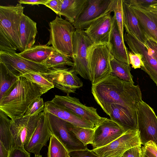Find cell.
<instances>
[{
	"instance_id": "obj_1",
	"label": "cell",
	"mask_w": 157,
	"mask_h": 157,
	"mask_svg": "<svg viewBox=\"0 0 157 157\" xmlns=\"http://www.w3.org/2000/svg\"><path fill=\"white\" fill-rule=\"evenodd\" d=\"M91 92L104 112L112 103L137 111L139 103L142 101L141 92L138 85L111 75L92 85Z\"/></svg>"
},
{
	"instance_id": "obj_2",
	"label": "cell",
	"mask_w": 157,
	"mask_h": 157,
	"mask_svg": "<svg viewBox=\"0 0 157 157\" xmlns=\"http://www.w3.org/2000/svg\"><path fill=\"white\" fill-rule=\"evenodd\" d=\"M42 94L37 85L20 77L0 99V110L11 119L23 117L30 105Z\"/></svg>"
},
{
	"instance_id": "obj_3",
	"label": "cell",
	"mask_w": 157,
	"mask_h": 157,
	"mask_svg": "<svg viewBox=\"0 0 157 157\" xmlns=\"http://www.w3.org/2000/svg\"><path fill=\"white\" fill-rule=\"evenodd\" d=\"M24 7L21 4L0 6V49L9 52L20 51L19 29Z\"/></svg>"
},
{
	"instance_id": "obj_4",
	"label": "cell",
	"mask_w": 157,
	"mask_h": 157,
	"mask_svg": "<svg viewBox=\"0 0 157 157\" xmlns=\"http://www.w3.org/2000/svg\"><path fill=\"white\" fill-rule=\"evenodd\" d=\"M50 38L47 45L71 58L73 53V39L76 30L72 24L57 16L49 24Z\"/></svg>"
},
{
	"instance_id": "obj_5",
	"label": "cell",
	"mask_w": 157,
	"mask_h": 157,
	"mask_svg": "<svg viewBox=\"0 0 157 157\" xmlns=\"http://www.w3.org/2000/svg\"><path fill=\"white\" fill-rule=\"evenodd\" d=\"M87 56L92 85L110 75L111 54L107 44H93L88 49Z\"/></svg>"
},
{
	"instance_id": "obj_6",
	"label": "cell",
	"mask_w": 157,
	"mask_h": 157,
	"mask_svg": "<svg viewBox=\"0 0 157 157\" xmlns=\"http://www.w3.org/2000/svg\"><path fill=\"white\" fill-rule=\"evenodd\" d=\"M93 44L84 30L76 29L73 39V53L71 58L74 66L72 68L82 78L90 81L88 50Z\"/></svg>"
},
{
	"instance_id": "obj_7",
	"label": "cell",
	"mask_w": 157,
	"mask_h": 157,
	"mask_svg": "<svg viewBox=\"0 0 157 157\" xmlns=\"http://www.w3.org/2000/svg\"><path fill=\"white\" fill-rule=\"evenodd\" d=\"M137 130L141 145L150 141L157 144V117L153 109L143 100L137 110Z\"/></svg>"
},
{
	"instance_id": "obj_8",
	"label": "cell",
	"mask_w": 157,
	"mask_h": 157,
	"mask_svg": "<svg viewBox=\"0 0 157 157\" xmlns=\"http://www.w3.org/2000/svg\"><path fill=\"white\" fill-rule=\"evenodd\" d=\"M141 145L138 130H129L107 145L92 150L99 157H121L128 149Z\"/></svg>"
},
{
	"instance_id": "obj_9",
	"label": "cell",
	"mask_w": 157,
	"mask_h": 157,
	"mask_svg": "<svg viewBox=\"0 0 157 157\" xmlns=\"http://www.w3.org/2000/svg\"><path fill=\"white\" fill-rule=\"evenodd\" d=\"M51 101L64 109L94 124L99 125L106 118L100 116L97 109L82 104L79 99L68 94L55 95Z\"/></svg>"
},
{
	"instance_id": "obj_10",
	"label": "cell",
	"mask_w": 157,
	"mask_h": 157,
	"mask_svg": "<svg viewBox=\"0 0 157 157\" xmlns=\"http://www.w3.org/2000/svg\"><path fill=\"white\" fill-rule=\"evenodd\" d=\"M0 62L3 63L9 70L17 77L29 73L42 74L49 70L44 64L30 61L16 52L0 51Z\"/></svg>"
},
{
	"instance_id": "obj_11",
	"label": "cell",
	"mask_w": 157,
	"mask_h": 157,
	"mask_svg": "<svg viewBox=\"0 0 157 157\" xmlns=\"http://www.w3.org/2000/svg\"><path fill=\"white\" fill-rule=\"evenodd\" d=\"M113 0H87L73 25L76 29H85L95 21L113 12Z\"/></svg>"
},
{
	"instance_id": "obj_12",
	"label": "cell",
	"mask_w": 157,
	"mask_h": 157,
	"mask_svg": "<svg viewBox=\"0 0 157 157\" xmlns=\"http://www.w3.org/2000/svg\"><path fill=\"white\" fill-rule=\"evenodd\" d=\"M47 112L52 134L63 144L69 153L88 149L87 146L85 145L69 130V123Z\"/></svg>"
},
{
	"instance_id": "obj_13",
	"label": "cell",
	"mask_w": 157,
	"mask_h": 157,
	"mask_svg": "<svg viewBox=\"0 0 157 157\" xmlns=\"http://www.w3.org/2000/svg\"><path fill=\"white\" fill-rule=\"evenodd\" d=\"M124 39L132 52L142 55L143 65L141 68L149 76L157 86V60L154 57L152 49L146 43H142L129 33L125 32Z\"/></svg>"
},
{
	"instance_id": "obj_14",
	"label": "cell",
	"mask_w": 157,
	"mask_h": 157,
	"mask_svg": "<svg viewBox=\"0 0 157 157\" xmlns=\"http://www.w3.org/2000/svg\"><path fill=\"white\" fill-rule=\"evenodd\" d=\"M41 74L51 81L55 87L67 94L75 93L77 89L83 85L77 74L72 68L63 67L49 69Z\"/></svg>"
},
{
	"instance_id": "obj_15",
	"label": "cell",
	"mask_w": 157,
	"mask_h": 157,
	"mask_svg": "<svg viewBox=\"0 0 157 157\" xmlns=\"http://www.w3.org/2000/svg\"><path fill=\"white\" fill-rule=\"evenodd\" d=\"M40 113L11 119L12 147H24L26 145L37 126Z\"/></svg>"
},
{
	"instance_id": "obj_16",
	"label": "cell",
	"mask_w": 157,
	"mask_h": 157,
	"mask_svg": "<svg viewBox=\"0 0 157 157\" xmlns=\"http://www.w3.org/2000/svg\"><path fill=\"white\" fill-rule=\"evenodd\" d=\"M52 135L47 112L44 109L40 113L37 126L24 148L35 155H40L41 149Z\"/></svg>"
},
{
	"instance_id": "obj_17",
	"label": "cell",
	"mask_w": 157,
	"mask_h": 157,
	"mask_svg": "<svg viewBox=\"0 0 157 157\" xmlns=\"http://www.w3.org/2000/svg\"><path fill=\"white\" fill-rule=\"evenodd\" d=\"M125 131L122 127L110 119L106 118L96 126L92 149L105 146L124 134Z\"/></svg>"
},
{
	"instance_id": "obj_18",
	"label": "cell",
	"mask_w": 157,
	"mask_h": 157,
	"mask_svg": "<svg viewBox=\"0 0 157 157\" xmlns=\"http://www.w3.org/2000/svg\"><path fill=\"white\" fill-rule=\"evenodd\" d=\"M115 21L113 15L107 14L92 23L85 32L94 44H108Z\"/></svg>"
},
{
	"instance_id": "obj_19",
	"label": "cell",
	"mask_w": 157,
	"mask_h": 157,
	"mask_svg": "<svg viewBox=\"0 0 157 157\" xmlns=\"http://www.w3.org/2000/svg\"><path fill=\"white\" fill-rule=\"evenodd\" d=\"M104 112L110 117L111 120L125 131L137 130V111L120 105L112 103Z\"/></svg>"
},
{
	"instance_id": "obj_20",
	"label": "cell",
	"mask_w": 157,
	"mask_h": 157,
	"mask_svg": "<svg viewBox=\"0 0 157 157\" xmlns=\"http://www.w3.org/2000/svg\"><path fill=\"white\" fill-rule=\"evenodd\" d=\"M44 109L48 113L75 126L91 129L96 127L92 123L64 109L51 101L45 102Z\"/></svg>"
},
{
	"instance_id": "obj_21",
	"label": "cell",
	"mask_w": 157,
	"mask_h": 157,
	"mask_svg": "<svg viewBox=\"0 0 157 157\" xmlns=\"http://www.w3.org/2000/svg\"><path fill=\"white\" fill-rule=\"evenodd\" d=\"M111 55L116 59L130 64L129 51L122 40L115 20L108 43Z\"/></svg>"
},
{
	"instance_id": "obj_22",
	"label": "cell",
	"mask_w": 157,
	"mask_h": 157,
	"mask_svg": "<svg viewBox=\"0 0 157 157\" xmlns=\"http://www.w3.org/2000/svg\"><path fill=\"white\" fill-rule=\"evenodd\" d=\"M130 6L145 36L152 38L157 42V15L147 9Z\"/></svg>"
},
{
	"instance_id": "obj_23",
	"label": "cell",
	"mask_w": 157,
	"mask_h": 157,
	"mask_svg": "<svg viewBox=\"0 0 157 157\" xmlns=\"http://www.w3.org/2000/svg\"><path fill=\"white\" fill-rule=\"evenodd\" d=\"M37 33L36 23L23 13L21 17L19 29L21 52L32 47L35 43Z\"/></svg>"
},
{
	"instance_id": "obj_24",
	"label": "cell",
	"mask_w": 157,
	"mask_h": 157,
	"mask_svg": "<svg viewBox=\"0 0 157 157\" xmlns=\"http://www.w3.org/2000/svg\"><path fill=\"white\" fill-rule=\"evenodd\" d=\"M124 27L126 32L135 36L145 44L146 39L137 17L132 8L125 0H123Z\"/></svg>"
},
{
	"instance_id": "obj_25",
	"label": "cell",
	"mask_w": 157,
	"mask_h": 157,
	"mask_svg": "<svg viewBox=\"0 0 157 157\" xmlns=\"http://www.w3.org/2000/svg\"><path fill=\"white\" fill-rule=\"evenodd\" d=\"M87 0H62L60 13L65 20L73 23L79 16Z\"/></svg>"
},
{
	"instance_id": "obj_26",
	"label": "cell",
	"mask_w": 157,
	"mask_h": 157,
	"mask_svg": "<svg viewBox=\"0 0 157 157\" xmlns=\"http://www.w3.org/2000/svg\"><path fill=\"white\" fill-rule=\"evenodd\" d=\"M55 49L47 44L37 45L18 53L22 57L33 62L44 64Z\"/></svg>"
},
{
	"instance_id": "obj_27",
	"label": "cell",
	"mask_w": 157,
	"mask_h": 157,
	"mask_svg": "<svg viewBox=\"0 0 157 157\" xmlns=\"http://www.w3.org/2000/svg\"><path fill=\"white\" fill-rule=\"evenodd\" d=\"M0 110V142L10 151L12 147L13 136L11 130V120Z\"/></svg>"
},
{
	"instance_id": "obj_28",
	"label": "cell",
	"mask_w": 157,
	"mask_h": 157,
	"mask_svg": "<svg viewBox=\"0 0 157 157\" xmlns=\"http://www.w3.org/2000/svg\"><path fill=\"white\" fill-rule=\"evenodd\" d=\"M110 75L117 77L124 81L134 83L133 76L131 73L130 64L119 61L111 55Z\"/></svg>"
},
{
	"instance_id": "obj_29",
	"label": "cell",
	"mask_w": 157,
	"mask_h": 157,
	"mask_svg": "<svg viewBox=\"0 0 157 157\" xmlns=\"http://www.w3.org/2000/svg\"><path fill=\"white\" fill-rule=\"evenodd\" d=\"M44 64L49 69L62 68L66 66L72 67L74 66L73 62L71 57L55 49L46 60Z\"/></svg>"
},
{
	"instance_id": "obj_30",
	"label": "cell",
	"mask_w": 157,
	"mask_h": 157,
	"mask_svg": "<svg viewBox=\"0 0 157 157\" xmlns=\"http://www.w3.org/2000/svg\"><path fill=\"white\" fill-rule=\"evenodd\" d=\"M0 99L17 81L18 78L12 74L6 66L0 62Z\"/></svg>"
},
{
	"instance_id": "obj_31",
	"label": "cell",
	"mask_w": 157,
	"mask_h": 157,
	"mask_svg": "<svg viewBox=\"0 0 157 157\" xmlns=\"http://www.w3.org/2000/svg\"><path fill=\"white\" fill-rule=\"evenodd\" d=\"M96 127L94 129L89 128L75 126L70 123L69 124V130L86 146L92 144Z\"/></svg>"
},
{
	"instance_id": "obj_32",
	"label": "cell",
	"mask_w": 157,
	"mask_h": 157,
	"mask_svg": "<svg viewBox=\"0 0 157 157\" xmlns=\"http://www.w3.org/2000/svg\"><path fill=\"white\" fill-rule=\"evenodd\" d=\"M23 76L37 85L41 88L43 94L55 87L53 83L41 74L31 73L26 74Z\"/></svg>"
},
{
	"instance_id": "obj_33",
	"label": "cell",
	"mask_w": 157,
	"mask_h": 157,
	"mask_svg": "<svg viewBox=\"0 0 157 157\" xmlns=\"http://www.w3.org/2000/svg\"><path fill=\"white\" fill-rule=\"evenodd\" d=\"M69 152L63 144L53 135L50 138L48 157H67Z\"/></svg>"
},
{
	"instance_id": "obj_34",
	"label": "cell",
	"mask_w": 157,
	"mask_h": 157,
	"mask_svg": "<svg viewBox=\"0 0 157 157\" xmlns=\"http://www.w3.org/2000/svg\"><path fill=\"white\" fill-rule=\"evenodd\" d=\"M113 12L121 36L124 41L123 0H113Z\"/></svg>"
},
{
	"instance_id": "obj_35",
	"label": "cell",
	"mask_w": 157,
	"mask_h": 157,
	"mask_svg": "<svg viewBox=\"0 0 157 157\" xmlns=\"http://www.w3.org/2000/svg\"><path fill=\"white\" fill-rule=\"evenodd\" d=\"M45 103L40 97L36 99L30 105L24 116H31L39 114L44 109Z\"/></svg>"
},
{
	"instance_id": "obj_36",
	"label": "cell",
	"mask_w": 157,
	"mask_h": 157,
	"mask_svg": "<svg viewBox=\"0 0 157 157\" xmlns=\"http://www.w3.org/2000/svg\"><path fill=\"white\" fill-rule=\"evenodd\" d=\"M125 0L130 6L142 9H147L151 5L157 3V0Z\"/></svg>"
},
{
	"instance_id": "obj_37",
	"label": "cell",
	"mask_w": 157,
	"mask_h": 157,
	"mask_svg": "<svg viewBox=\"0 0 157 157\" xmlns=\"http://www.w3.org/2000/svg\"><path fill=\"white\" fill-rule=\"evenodd\" d=\"M130 64L134 69L141 68L143 65L142 55L139 53H133L129 52L128 53Z\"/></svg>"
},
{
	"instance_id": "obj_38",
	"label": "cell",
	"mask_w": 157,
	"mask_h": 157,
	"mask_svg": "<svg viewBox=\"0 0 157 157\" xmlns=\"http://www.w3.org/2000/svg\"><path fill=\"white\" fill-rule=\"evenodd\" d=\"M8 157H30V155L24 147H16L11 148Z\"/></svg>"
},
{
	"instance_id": "obj_39",
	"label": "cell",
	"mask_w": 157,
	"mask_h": 157,
	"mask_svg": "<svg viewBox=\"0 0 157 157\" xmlns=\"http://www.w3.org/2000/svg\"><path fill=\"white\" fill-rule=\"evenodd\" d=\"M69 154L71 157H99L92 150L88 149L72 151Z\"/></svg>"
},
{
	"instance_id": "obj_40",
	"label": "cell",
	"mask_w": 157,
	"mask_h": 157,
	"mask_svg": "<svg viewBox=\"0 0 157 157\" xmlns=\"http://www.w3.org/2000/svg\"><path fill=\"white\" fill-rule=\"evenodd\" d=\"M62 3V0H48L44 5L50 8L56 14H59Z\"/></svg>"
},
{
	"instance_id": "obj_41",
	"label": "cell",
	"mask_w": 157,
	"mask_h": 157,
	"mask_svg": "<svg viewBox=\"0 0 157 157\" xmlns=\"http://www.w3.org/2000/svg\"><path fill=\"white\" fill-rule=\"evenodd\" d=\"M142 152L141 147H135L126 151L122 156L124 157H141Z\"/></svg>"
},
{
	"instance_id": "obj_42",
	"label": "cell",
	"mask_w": 157,
	"mask_h": 157,
	"mask_svg": "<svg viewBox=\"0 0 157 157\" xmlns=\"http://www.w3.org/2000/svg\"><path fill=\"white\" fill-rule=\"evenodd\" d=\"M145 43L153 51L154 57L157 60V42L152 38L145 36Z\"/></svg>"
},
{
	"instance_id": "obj_43",
	"label": "cell",
	"mask_w": 157,
	"mask_h": 157,
	"mask_svg": "<svg viewBox=\"0 0 157 157\" xmlns=\"http://www.w3.org/2000/svg\"><path fill=\"white\" fill-rule=\"evenodd\" d=\"M143 146L146 149L157 157V146L154 142L150 141Z\"/></svg>"
},
{
	"instance_id": "obj_44",
	"label": "cell",
	"mask_w": 157,
	"mask_h": 157,
	"mask_svg": "<svg viewBox=\"0 0 157 157\" xmlns=\"http://www.w3.org/2000/svg\"><path fill=\"white\" fill-rule=\"evenodd\" d=\"M48 0H20L18 1L19 3L28 4L32 5L39 4L44 5Z\"/></svg>"
},
{
	"instance_id": "obj_45",
	"label": "cell",
	"mask_w": 157,
	"mask_h": 157,
	"mask_svg": "<svg viewBox=\"0 0 157 157\" xmlns=\"http://www.w3.org/2000/svg\"><path fill=\"white\" fill-rule=\"evenodd\" d=\"M10 151L0 142V157H8Z\"/></svg>"
},
{
	"instance_id": "obj_46",
	"label": "cell",
	"mask_w": 157,
	"mask_h": 157,
	"mask_svg": "<svg viewBox=\"0 0 157 157\" xmlns=\"http://www.w3.org/2000/svg\"><path fill=\"white\" fill-rule=\"evenodd\" d=\"M142 150L141 157H156L152 153L146 149L143 146L141 147Z\"/></svg>"
},
{
	"instance_id": "obj_47",
	"label": "cell",
	"mask_w": 157,
	"mask_h": 157,
	"mask_svg": "<svg viewBox=\"0 0 157 157\" xmlns=\"http://www.w3.org/2000/svg\"><path fill=\"white\" fill-rule=\"evenodd\" d=\"M147 9L152 13L157 15V3L151 5Z\"/></svg>"
},
{
	"instance_id": "obj_48",
	"label": "cell",
	"mask_w": 157,
	"mask_h": 157,
	"mask_svg": "<svg viewBox=\"0 0 157 157\" xmlns=\"http://www.w3.org/2000/svg\"><path fill=\"white\" fill-rule=\"evenodd\" d=\"M67 157H71L69 155H68L67 156Z\"/></svg>"
},
{
	"instance_id": "obj_49",
	"label": "cell",
	"mask_w": 157,
	"mask_h": 157,
	"mask_svg": "<svg viewBox=\"0 0 157 157\" xmlns=\"http://www.w3.org/2000/svg\"><path fill=\"white\" fill-rule=\"evenodd\" d=\"M121 157H124L122 156Z\"/></svg>"
},
{
	"instance_id": "obj_50",
	"label": "cell",
	"mask_w": 157,
	"mask_h": 157,
	"mask_svg": "<svg viewBox=\"0 0 157 157\" xmlns=\"http://www.w3.org/2000/svg\"><path fill=\"white\" fill-rule=\"evenodd\" d=\"M156 145V146H157V144Z\"/></svg>"
}]
</instances>
